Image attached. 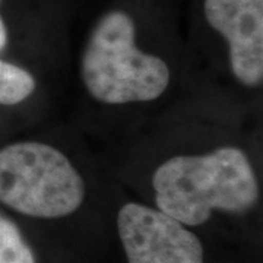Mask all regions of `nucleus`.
I'll return each mask as SVG.
<instances>
[{"label":"nucleus","mask_w":263,"mask_h":263,"mask_svg":"<svg viewBox=\"0 0 263 263\" xmlns=\"http://www.w3.org/2000/svg\"><path fill=\"white\" fill-rule=\"evenodd\" d=\"M152 187L161 212L189 227L206 222L214 211L246 212L259 197L249 158L234 146L164 161L152 176Z\"/></svg>","instance_id":"obj_1"},{"label":"nucleus","mask_w":263,"mask_h":263,"mask_svg":"<svg viewBox=\"0 0 263 263\" xmlns=\"http://www.w3.org/2000/svg\"><path fill=\"white\" fill-rule=\"evenodd\" d=\"M81 75L88 92L110 105L154 101L170 84L167 63L136 47L135 24L122 10L105 13L95 25Z\"/></svg>","instance_id":"obj_2"},{"label":"nucleus","mask_w":263,"mask_h":263,"mask_svg":"<svg viewBox=\"0 0 263 263\" xmlns=\"http://www.w3.org/2000/svg\"><path fill=\"white\" fill-rule=\"evenodd\" d=\"M85 183L62 151L41 142L0 149V202L34 218H62L82 205Z\"/></svg>","instance_id":"obj_3"},{"label":"nucleus","mask_w":263,"mask_h":263,"mask_svg":"<svg viewBox=\"0 0 263 263\" xmlns=\"http://www.w3.org/2000/svg\"><path fill=\"white\" fill-rule=\"evenodd\" d=\"M117 230L129 263H203L197 235L160 209L126 203Z\"/></svg>","instance_id":"obj_4"},{"label":"nucleus","mask_w":263,"mask_h":263,"mask_svg":"<svg viewBox=\"0 0 263 263\" xmlns=\"http://www.w3.org/2000/svg\"><path fill=\"white\" fill-rule=\"evenodd\" d=\"M205 18L230 46L234 76L247 86L263 79V0H205Z\"/></svg>","instance_id":"obj_5"},{"label":"nucleus","mask_w":263,"mask_h":263,"mask_svg":"<svg viewBox=\"0 0 263 263\" xmlns=\"http://www.w3.org/2000/svg\"><path fill=\"white\" fill-rule=\"evenodd\" d=\"M35 89V81L28 70L0 60V105H16Z\"/></svg>","instance_id":"obj_6"},{"label":"nucleus","mask_w":263,"mask_h":263,"mask_svg":"<svg viewBox=\"0 0 263 263\" xmlns=\"http://www.w3.org/2000/svg\"><path fill=\"white\" fill-rule=\"evenodd\" d=\"M0 263H35L18 227L0 215Z\"/></svg>","instance_id":"obj_7"},{"label":"nucleus","mask_w":263,"mask_h":263,"mask_svg":"<svg viewBox=\"0 0 263 263\" xmlns=\"http://www.w3.org/2000/svg\"><path fill=\"white\" fill-rule=\"evenodd\" d=\"M0 3H2V0H0ZM6 44H8V28L0 16V51L6 47Z\"/></svg>","instance_id":"obj_8"}]
</instances>
